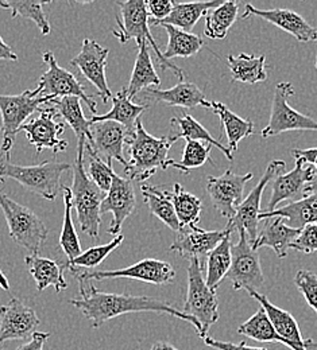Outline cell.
Masks as SVG:
<instances>
[{
    "label": "cell",
    "mask_w": 317,
    "mask_h": 350,
    "mask_svg": "<svg viewBox=\"0 0 317 350\" xmlns=\"http://www.w3.org/2000/svg\"><path fill=\"white\" fill-rule=\"evenodd\" d=\"M239 15V3L233 0L223 1L220 5L210 10L205 15L204 34L211 40H225Z\"/></svg>",
    "instance_id": "cell-35"
},
{
    "label": "cell",
    "mask_w": 317,
    "mask_h": 350,
    "mask_svg": "<svg viewBox=\"0 0 317 350\" xmlns=\"http://www.w3.org/2000/svg\"><path fill=\"white\" fill-rule=\"evenodd\" d=\"M316 68H317V58H316Z\"/></svg>",
    "instance_id": "cell-57"
},
{
    "label": "cell",
    "mask_w": 317,
    "mask_h": 350,
    "mask_svg": "<svg viewBox=\"0 0 317 350\" xmlns=\"http://www.w3.org/2000/svg\"><path fill=\"white\" fill-rule=\"evenodd\" d=\"M64 191V204H65V212H64V222H62V230L60 236V248L62 250L65 255V260L62 264L66 262H71L76 259L77 256L81 255V244L73 224L72 219V211H73V196L72 190L66 186H61Z\"/></svg>",
    "instance_id": "cell-36"
},
{
    "label": "cell",
    "mask_w": 317,
    "mask_h": 350,
    "mask_svg": "<svg viewBox=\"0 0 317 350\" xmlns=\"http://www.w3.org/2000/svg\"><path fill=\"white\" fill-rule=\"evenodd\" d=\"M290 250L307 255L317 252V222L308 224L301 229L300 236L290 244Z\"/></svg>",
    "instance_id": "cell-47"
},
{
    "label": "cell",
    "mask_w": 317,
    "mask_h": 350,
    "mask_svg": "<svg viewBox=\"0 0 317 350\" xmlns=\"http://www.w3.org/2000/svg\"><path fill=\"white\" fill-rule=\"evenodd\" d=\"M55 116V108H41L37 119H31L29 123L21 127V131L26 133L30 144L36 147L37 155H40L44 150H51L54 154L62 152L68 147V142L60 137L61 133L65 131V124L57 123Z\"/></svg>",
    "instance_id": "cell-17"
},
{
    "label": "cell",
    "mask_w": 317,
    "mask_h": 350,
    "mask_svg": "<svg viewBox=\"0 0 317 350\" xmlns=\"http://www.w3.org/2000/svg\"><path fill=\"white\" fill-rule=\"evenodd\" d=\"M175 7V1L170 0H151V1H146V8L150 16V21H164L165 18H168L170 15V12L173 11Z\"/></svg>",
    "instance_id": "cell-48"
},
{
    "label": "cell",
    "mask_w": 317,
    "mask_h": 350,
    "mask_svg": "<svg viewBox=\"0 0 317 350\" xmlns=\"http://www.w3.org/2000/svg\"><path fill=\"white\" fill-rule=\"evenodd\" d=\"M238 334L246 336L258 342H278L285 345L283 340L277 334L272 321L262 307H259L249 321L239 326Z\"/></svg>",
    "instance_id": "cell-41"
},
{
    "label": "cell",
    "mask_w": 317,
    "mask_h": 350,
    "mask_svg": "<svg viewBox=\"0 0 317 350\" xmlns=\"http://www.w3.org/2000/svg\"><path fill=\"white\" fill-rule=\"evenodd\" d=\"M272 217H283L292 228L303 229L308 224L317 222V194L305 196L299 201H293L272 212H262L259 221Z\"/></svg>",
    "instance_id": "cell-29"
},
{
    "label": "cell",
    "mask_w": 317,
    "mask_h": 350,
    "mask_svg": "<svg viewBox=\"0 0 317 350\" xmlns=\"http://www.w3.org/2000/svg\"><path fill=\"white\" fill-rule=\"evenodd\" d=\"M312 166H314V167H315V169H316V172H317V157H316V159H315V162H314V165H312Z\"/></svg>",
    "instance_id": "cell-56"
},
{
    "label": "cell",
    "mask_w": 317,
    "mask_h": 350,
    "mask_svg": "<svg viewBox=\"0 0 317 350\" xmlns=\"http://www.w3.org/2000/svg\"><path fill=\"white\" fill-rule=\"evenodd\" d=\"M211 147L212 146L203 142L186 140L181 161L176 162L170 159L168 163V169L173 167L177 169L182 174H189L190 170L201 167L208 161L211 162Z\"/></svg>",
    "instance_id": "cell-44"
},
{
    "label": "cell",
    "mask_w": 317,
    "mask_h": 350,
    "mask_svg": "<svg viewBox=\"0 0 317 350\" xmlns=\"http://www.w3.org/2000/svg\"><path fill=\"white\" fill-rule=\"evenodd\" d=\"M0 59H7V61L18 59V55L15 54V51L3 41L1 37H0Z\"/></svg>",
    "instance_id": "cell-51"
},
{
    "label": "cell",
    "mask_w": 317,
    "mask_h": 350,
    "mask_svg": "<svg viewBox=\"0 0 317 350\" xmlns=\"http://www.w3.org/2000/svg\"><path fill=\"white\" fill-rule=\"evenodd\" d=\"M55 109L58 113L65 119L66 124L73 130L77 137H87V142L91 143V123L84 116L83 108H81V100L79 97L68 96L55 98L54 101Z\"/></svg>",
    "instance_id": "cell-37"
},
{
    "label": "cell",
    "mask_w": 317,
    "mask_h": 350,
    "mask_svg": "<svg viewBox=\"0 0 317 350\" xmlns=\"http://www.w3.org/2000/svg\"><path fill=\"white\" fill-rule=\"evenodd\" d=\"M264 226L258 230V237L253 245L255 251L264 247H269L279 259L288 256L290 244L300 236L301 229L292 228L283 217H272L262 219Z\"/></svg>",
    "instance_id": "cell-24"
},
{
    "label": "cell",
    "mask_w": 317,
    "mask_h": 350,
    "mask_svg": "<svg viewBox=\"0 0 317 350\" xmlns=\"http://www.w3.org/2000/svg\"><path fill=\"white\" fill-rule=\"evenodd\" d=\"M80 283L79 294L80 299H71L69 304L79 308L86 318L91 321L92 327L97 329L103 326L107 321L114 319L116 317L129 314V312H142V311H153L161 314H169L172 317L180 318L188 323L193 325L199 337L203 338L201 326L196 319L186 315L183 311H180L165 301L154 299L150 297H136L127 294H112L97 290L93 284L84 286Z\"/></svg>",
    "instance_id": "cell-1"
},
{
    "label": "cell",
    "mask_w": 317,
    "mask_h": 350,
    "mask_svg": "<svg viewBox=\"0 0 317 350\" xmlns=\"http://www.w3.org/2000/svg\"><path fill=\"white\" fill-rule=\"evenodd\" d=\"M72 166L57 161H46L34 166L11 163L10 152H0V182L14 179L26 190L53 201L61 189V176Z\"/></svg>",
    "instance_id": "cell-4"
},
{
    "label": "cell",
    "mask_w": 317,
    "mask_h": 350,
    "mask_svg": "<svg viewBox=\"0 0 317 350\" xmlns=\"http://www.w3.org/2000/svg\"><path fill=\"white\" fill-rule=\"evenodd\" d=\"M79 282L97 280L103 282L107 279H136L150 284H169L176 278V271L170 262H162L158 259H143L127 268L122 269H111V271H83L76 276Z\"/></svg>",
    "instance_id": "cell-12"
},
{
    "label": "cell",
    "mask_w": 317,
    "mask_h": 350,
    "mask_svg": "<svg viewBox=\"0 0 317 350\" xmlns=\"http://www.w3.org/2000/svg\"><path fill=\"white\" fill-rule=\"evenodd\" d=\"M176 140L169 135L155 137L144 130L140 120L136 123L134 133L126 140L130 161L125 167V173L131 180L144 182L158 170H166L169 163V151Z\"/></svg>",
    "instance_id": "cell-2"
},
{
    "label": "cell",
    "mask_w": 317,
    "mask_h": 350,
    "mask_svg": "<svg viewBox=\"0 0 317 350\" xmlns=\"http://www.w3.org/2000/svg\"><path fill=\"white\" fill-rule=\"evenodd\" d=\"M228 68L231 72L232 83L242 84H258L268 80L266 57H254L251 54L242 53L239 55H228Z\"/></svg>",
    "instance_id": "cell-28"
},
{
    "label": "cell",
    "mask_w": 317,
    "mask_h": 350,
    "mask_svg": "<svg viewBox=\"0 0 317 350\" xmlns=\"http://www.w3.org/2000/svg\"><path fill=\"white\" fill-rule=\"evenodd\" d=\"M172 126L177 127L179 132L172 135L170 136L177 142L180 139H185V140H194V142H203V143H207L210 146H215L218 147L225 155L227 157L228 161H233V155L232 152L229 151V148L223 146L219 140H216L208 130L201 126L193 116L188 115V113H182L181 116H175L172 118Z\"/></svg>",
    "instance_id": "cell-34"
},
{
    "label": "cell",
    "mask_w": 317,
    "mask_h": 350,
    "mask_svg": "<svg viewBox=\"0 0 317 350\" xmlns=\"http://www.w3.org/2000/svg\"><path fill=\"white\" fill-rule=\"evenodd\" d=\"M232 262L226 279L235 291H257L265 283L261 259L244 232L239 233V241L231 248Z\"/></svg>",
    "instance_id": "cell-10"
},
{
    "label": "cell",
    "mask_w": 317,
    "mask_h": 350,
    "mask_svg": "<svg viewBox=\"0 0 317 350\" xmlns=\"http://www.w3.org/2000/svg\"><path fill=\"white\" fill-rule=\"evenodd\" d=\"M232 233L228 229L223 230H205L197 225L181 228L175 241L170 245L172 252H177L186 259H199L207 258L211 251H214L227 236Z\"/></svg>",
    "instance_id": "cell-18"
},
{
    "label": "cell",
    "mask_w": 317,
    "mask_h": 350,
    "mask_svg": "<svg viewBox=\"0 0 317 350\" xmlns=\"http://www.w3.org/2000/svg\"><path fill=\"white\" fill-rule=\"evenodd\" d=\"M44 61L47 65V70L42 75L37 85V88L41 89V94L53 97L54 100L68 96L79 97L87 104L92 113H96V101L92 98L91 94H87L83 84L77 80V77L72 72L61 68L51 51H46L44 54Z\"/></svg>",
    "instance_id": "cell-13"
},
{
    "label": "cell",
    "mask_w": 317,
    "mask_h": 350,
    "mask_svg": "<svg viewBox=\"0 0 317 350\" xmlns=\"http://www.w3.org/2000/svg\"><path fill=\"white\" fill-rule=\"evenodd\" d=\"M121 8V18L116 15V23L119 30H112V34L119 40L121 44H126L130 40H136L138 46L142 44H149L151 49L155 51V57L162 70L170 69L179 77L180 83L185 81V73L179 66L172 64L164 57V53L160 50L155 40L153 38L149 23L150 16L146 8V1L143 0H127V1H118Z\"/></svg>",
    "instance_id": "cell-5"
},
{
    "label": "cell",
    "mask_w": 317,
    "mask_h": 350,
    "mask_svg": "<svg viewBox=\"0 0 317 350\" xmlns=\"http://www.w3.org/2000/svg\"><path fill=\"white\" fill-rule=\"evenodd\" d=\"M211 109L219 116L225 127L228 139V148L231 152L238 151V146L242 142V139L254 135V123L249 119L238 116L236 113L229 111L225 104L211 101Z\"/></svg>",
    "instance_id": "cell-33"
},
{
    "label": "cell",
    "mask_w": 317,
    "mask_h": 350,
    "mask_svg": "<svg viewBox=\"0 0 317 350\" xmlns=\"http://www.w3.org/2000/svg\"><path fill=\"white\" fill-rule=\"evenodd\" d=\"M0 131H1V127H0Z\"/></svg>",
    "instance_id": "cell-58"
},
{
    "label": "cell",
    "mask_w": 317,
    "mask_h": 350,
    "mask_svg": "<svg viewBox=\"0 0 317 350\" xmlns=\"http://www.w3.org/2000/svg\"><path fill=\"white\" fill-rule=\"evenodd\" d=\"M231 248L232 241L231 236H227L226 239L207 256V286L216 291L220 283L225 280V278L231 268L232 256H231Z\"/></svg>",
    "instance_id": "cell-38"
},
{
    "label": "cell",
    "mask_w": 317,
    "mask_h": 350,
    "mask_svg": "<svg viewBox=\"0 0 317 350\" xmlns=\"http://www.w3.org/2000/svg\"><path fill=\"white\" fill-rule=\"evenodd\" d=\"M150 350H179L176 349L173 345H170L169 342H165V341H158V342H155L153 347H151V349Z\"/></svg>",
    "instance_id": "cell-52"
},
{
    "label": "cell",
    "mask_w": 317,
    "mask_h": 350,
    "mask_svg": "<svg viewBox=\"0 0 317 350\" xmlns=\"http://www.w3.org/2000/svg\"><path fill=\"white\" fill-rule=\"evenodd\" d=\"M54 101L53 97L42 96L41 89L25 90L21 94L5 96L0 94V113H1V132L3 143L0 152H11L16 135L21 131L25 120L29 119L40 107L46 103Z\"/></svg>",
    "instance_id": "cell-8"
},
{
    "label": "cell",
    "mask_w": 317,
    "mask_h": 350,
    "mask_svg": "<svg viewBox=\"0 0 317 350\" xmlns=\"http://www.w3.org/2000/svg\"><path fill=\"white\" fill-rule=\"evenodd\" d=\"M204 342H205L207 347L218 350H268L266 348H253V347H249L246 342H239V344L223 342V341L214 340L211 337H205Z\"/></svg>",
    "instance_id": "cell-49"
},
{
    "label": "cell",
    "mask_w": 317,
    "mask_h": 350,
    "mask_svg": "<svg viewBox=\"0 0 317 350\" xmlns=\"http://www.w3.org/2000/svg\"><path fill=\"white\" fill-rule=\"evenodd\" d=\"M40 323L41 321L31 307L12 298L7 305L0 306V345L5 341L25 340L33 336Z\"/></svg>",
    "instance_id": "cell-19"
},
{
    "label": "cell",
    "mask_w": 317,
    "mask_h": 350,
    "mask_svg": "<svg viewBox=\"0 0 317 350\" xmlns=\"http://www.w3.org/2000/svg\"><path fill=\"white\" fill-rule=\"evenodd\" d=\"M46 1H11V0H0V7L11 11V16H22L33 21L37 27L41 30L44 36L50 34V23L46 18L44 5Z\"/></svg>",
    "instance_id": "cell-43"
},
{
    "label": "cell",
    "mask_w": 317,
    "mask_h": 350,
    "mask_svg": "<svg viewBox=\"0 0 317 350\" xmlns=\"http://www.w3.org/2000/svg\"><path fill=\"white\" fill-rule=\"evenodd\" d=\"M294 284L304 295L305 302L317 314V275L309 269H300L294 276Z\"/></svg>",
    "instance_id": "cell-46"
},
{
    "label": "cell",
    "mask_w": 317,
    "mask_h": 350,
    "mask_svg": "<svg viewBox=\"0 0 317 350\" xmlns=\"http://www.w3.org/2000/svg\"><path fill=\"white\" fill-rule=\"evenodd\" d=\"M317 172L314 166L304 165L301 161H296V166L289 173H282L272 180V197L268 208L264 212H272L278 209V205L283 201H299L305 197L307 186L315 179Z\"/></svg>",
    "instance_id": "cell-21"
},
{
    "label": "cell",
    "mask_w": 317,
    "mask_h": 350,
    "mask_svg": "<svg viewBox=\"0 0 317 350\" xmlns=\"http://www.w3.org/2000/svg\"><path fill=\"white\" fill-rule=\"evenodd\" d=\"M149 47L150 46L147 42L138 46L139 50H138L133 75L127 87V93L131 100L136 98L142 90L161 85V80L153 65Z\"/></svg>",
    "instance_id": "cell-32"
},
{
    "label": "cell",
    "mask_w": 317,
    "mask_h": 350,
    "mask_svg": "<svg viewBox=\"0 0 317 350\" xmlns=\"http://www.w3.org/2000/svg\"><path fill=\"white\" fill-rule=\"evenodd\" d=\"M25 264L33 276L37 290L44 291L49 286H53L55 293H61L68 287L64 272L65 265L40 255H29L25 258Z\"/></svg>",
    "instance_id": "cell-27"
},
{
    "label": "cell",
    "mask_w": 317,
    "mask_h": 350,
    "mask_svg": "<svg viewBox=\"0 0 317 350\" xmlns=\"http://www.w3.org/2000/svg\"><path fill=\"white\" fill-rule=\"evenodd\" d=\"M140 191L150 212L157 219H161L166 226H169L172 230L177 233L181 229V226L175 212V206L172 202V193L147 183H142Z\"/></svg>",
    "instance_id": "cell-31"
},
{
    "label": "cell",
    "mask_w": 317,
    "mask_h": 350,
    "mask_svg": "<svg viewBox=\"0 0 317 350\" xmlns=\"http://www.w3.org/2000/svg\"><path fill=\"white\" fill-rule=\"evenodd\" d=\"M92 142L88 143L92 150L108 165H112V161L116 159L125 167L127 162L123 155V148L126 140L130 137L122 124L115 122H99L91 124Z\"/></svg>",
    "instance_id": "cell-22"
},
{
    "label": "cell",
    "mask_w": 317,
    "mask_h": 350,
    "mask_svg": "<svg viewBox=\"0 0 317 350\" xmlns=\"http://www.w3.org/2000/svg\"><path fill=\"white\" fill-rule=\"evenodd\" d=\"M162 27L166 30L169 37L166 50L164 51V57L168 61L177 57L189 58L197 54L204 46V41L196 34L182 31L180 29L169 25H162Z\"/></svg>",
    "instance_id": "cell-39"
},
{
    "label": "cell",
    "mask_w": 317,
    "mask_h": 350,
    "mask_svg": "<svg viewBox=\"0 0 317 350\" xmlns=\"http://www.w3.org/2000/svg\"><path fill=\"white\" fill-rule=\"evenodd\" d=\"M149 108V104H136L129 97L127 88L119 90L116 96L112 97V108L104 115L93 116L90 119V123H99V122H115L122 124L127 131L130 132V136L134 133L136 129V123L139 120V116Z\"/></svg>",
    "instance_id": "cell-26"
},
{
    "label": "cell",
    "mask_w": 317,
    "mask_h": 350,
    "mask_svg": "<svg viewBox=\"0 0 317 350\" xmlns=\"http://www.w3.org/2000/svg\"><path fill=\"white\" fill-rule=\"evenodd\" d=\"M223 1L214 0V1H194V3H177L175 1L173 11L168 18L164 21H150L153 26H162L169 25L173 27H177L182 31L190 33L192 29L196 26L199 19L201 16H205L207 12L218 5H220Z\"/></svg>",
    "instance_id": "cell-30"
},
{
    "label": "cell",
    "mask_w": 317,
    "mask_h": 350,
    "mask_svg": "<svg viewBox=\"0 0 317 350\" xmlns=\"http://www.w3.org/2000/svg\"><path fill=\"white\" fill-rule=\"evenodd\" d=\"M304 345H305V350H317V342H315L314 340L308 338L304 341Z\"/></svg>",
    "instance_id": "cell-55"
},
{
    "label": "cell",
    "mask_w": 317,
    "mask_h": 350,
    "mask_svg": "<svg viewBox=\"0 0 317 350\" xmlns=\"http://www.w3.org/2000/svg\"><path fill=\"white\" fill-rule=\"evenodd\" d=\"M144 92V97L154 100L155 103H162L168 107H180V108H196L204 107L211 109V101L207 100L203 90L193 83L181 81L176 87L161 90L157 88H149Z\"/></svg>",
    "instance_id": "cell-25"
},
{
    "label": "cell",
    "mask_w": 317,
    "mask_h": 350,
    "mask_svg": "<svg viewBox=\"0 0 317 350\" xmlns=\"http://www.w3.org/2000/svg\"><path fill=\"white\" fill-rule=\"evenodd\" d=\"M311 194H317V174L315 179L305 189V196H311Z\"/></svg>",
    "instance_id": "cell-53"
},
{
    "label": "cell",
    "mask_w": 317,
    "mask_h": 350,
    "mask_svg": "<svg viewBox=\"0 0 317 350\" xmlns=\"http://www.w3.org/2000/svg\"><path fill=\"white\" fill-rule=\"evenodd\" d=\"M123 240H125V236L119 234L112 241H110L108 244L92 247L90 250L81 252V255L77 256L76 259H73L71 262H66L64 265L75 276L79 275V269L93 271V268L99 267L101 262H104L111 252H114L116 248H119V245L123 243Z\"/></svg>",
    "instance_id": "cell-42"
},
{
    "label": "cell",
    "mask_w": 317,
    "mask_h": 350,
    "mask_svg": "<svg viewBox=\"0 0 317 350\" xmlns=\"http://www.w3.org/2000/svg\"><path fill=\"white\" fill-rule=\"evenodd\" d=\"M294 94L290 83L277 84L272 97L269 124L262 130L264 139H269L288 131H317L315 119L305 116L289 105V97Z\"/></svg>",
    "instance_id": "cell-11"
},
{
    "label": "cell",
    "mask_w": 317,
    "mask_h": 350,
    "mask_svg": "<svg viewBox=\"0 0 317 350\" xmlns=\"http://www.w3.org/2000/svg\"><path fill=\"white\" fill-rule=\"evenodd\" d=\"M0 208L8 225L10 237L31 255H40L49 234L45 222L31 209L15 202L0 191Z\"/></svg>",
    "instance_id": "cell-6"
},
{
    "label": "cell",
    "mask_w": 317,
    "mask_h": 350,
    "mask_svg": "<svg viewBox=\"0 0 317 350\" xmlns=\"http://www.w3.org/2000/svg\"><path fill=\"white\" fill-rule=\"evenodd\" d=\"M249 295L255 298L261 307L266 311L277 334L283 340L285 347L292 350H305V340L303 338L299 323L289 311L272 305L265 295L259 294L258 291H249Z\"/></svg>",
    "instance_id": "cell-23"
},
{
    "label": "cell",
    "mask_w": 317,
    "mask_h": 350,
    "mask_svg": "<svg viewBox=\"0 0 317 350\" xmlns=\"http://www.w3.org/2000/svg\"><path fill=\"white\" fill-rule=\"evenodd\" d=\"M172 193V202L175 206L176 216L180 222V226H192L197 225L201 216L203 205L201 201L193 196L192 193L186 191L180 183H175Z\"/></svg>",
    "instance_id": "cell-40"
},
{
    "label": "cell",
    "mask_w": 317,
    "mask_h": 350,
    "mask_svg": "<svg viewBox=\"0 0 317 350\" xmlns=\"http://www.w3.org/2000/svg\"><path fill=\"white\" fill-rule=\"evenodd\" d=\"M86 143L87 137H77V155L72 166L73 170V208L77 213V221L84 233L92 240H97L100 236L101 212L100 206L104 200V193L93 183L87 174L86 161Z\"/></svg>",
    "instance_id": "cell-3"
},
{
    "label": "cell",
    "mask_w": 317,
    "mask_h": 350,
    "mask_svg": "<svg viewBox=\"0 0 317 350\" xmlns=\"http://www.w3.org/2000/svg\"><path fill=\"white\" fill-rule=\"evenodd\" d=\"M253 178V173L235 174L231 169L219 176H208L207 193L215 209L226 219H231L243 201L246 183Z\"/></svg>",
    "instance_id": "cell-14"
},
{
    "label": "cell",
    "mask_w": 317,
    "mask_h": 350,
    "mask_svg": "<svg viewBox=\"0 0 317 350\" xmlns=\"http://www.w3.org/2000/svg\"><path fill=\"white\" fill-rule=\"evenodd\" d=\"M0 287H1L4 291H10V284H8V280H7L5 275L1 272V269H0Z\"/></svg>",
    "instance_id": "cell-54"
},
{
    "label": "cell",
    "mask_w": 317,
    "mask_h": 350,
    "mask_svg": "<svg viewBox=\"0 0 317 350\" xmlns=\"http://www.w3.org/2000/svg\"><path fill=\"white\" fill-rule=\"evenodd\" d=\"M110 50L97 44L96 41L86 38L81 44L80 53L71 61L73 68H77L81 75L96 87L99 96L104 103H108L114 96L107 84L105 65Z\"/></svg>",
    "instance_id": "cell-16"
},
{
    "label": "cell",
    "mask_w": 317,
    "mask_h": 350,
    "mask_svg": "<svg viewBox=\"0 0 317 350\" xmlns=\"http://www.w3.org/2000/svg\"><path fill=\"white\" fill-rule=\"evenodd\" d=\"M86 151L88 155V176L91 178L92 182L103 191L108 193L111 183H112V165L105 163L93 150L90 147L88 143H86Z\"/></svg>",
    "instance_id": "cell-45"
},
{
    "label": "cell",
    "mask_w": 317,
    "mask_h": 350,
    "mask_svg": "<svg viewBox=\"0 0 317 350\" xmlns=\"http://www.w3.org/2000/svg\"><path fill=\"white\" fill-rule=\"evenodd\" d=\"M136 206V191L133 180L122 178L114 172L111 187L100 206L101 216L108 212L112 213V221L107 232L112 236H119L123 222L133 215Z\"/></svg>",
    "instance_id": "cell-15"
},
{
    "label": "cell",
    "mask_w": 317,
    "mask_h": 350,
    "mask_svg": "<svg viewBox=\"0 0 317 350\" xmlns=\"http://www.w3.org/2000/svg\"><path fill=\"white\" fill-rule=\"evenodd\" d=\"M286 165L283 161H272L269 163L266 172L259 179L255 187L251 189L250 194L242 201L239 205L235 216L231 219H228L226 229H228L231 233L233 230L244 232L249 236V240L251 245H254L257 237H258V230H259V216L262 213L261 211V201L264 191L266 186L274 180L275 176H278L282 173H285Z\"/></svg>",
    "instance_id": "cell-9"
},
{
    "label": "cell",
    "mask_w": 317,
    "mask_h": 350,
    "mask_svg": "<svg viewBox=\"0 0 317 350\" xmlns=\"http://www.w3.org/2000/svg\"><path fill=\"white\" fill-rule=\"evenodd\" d=\"M249 16H258L264 21L277 26L278 29L293 36L299 42L308 44L317 42V29L311 26L300 14L286 8L274 10H259L253 4H246L243 19Z\"/></svg>",
    "instance_id": "cell-20"
},
{
    "label": "cell",
    "mask_w": 317,
    "mask_h": 350,
    "mask_svg": "<svg viewBox=\"0 0 317 350\" xmlns=\"http://www.w3.org/2000/svg\"><path fill=\"white\" fill-rule=\"evenodd\" d=\"M49 337H50V333L36 332L27 342L18 347L16 350H44V347H45L46 341L49 340Z\"/></svg>",
    "instance_id": "cell-50"
},
{
    "label": "cell",
    "mask_w": 317,
    "mask_h": 350,
    "mask_svg": "<svg viewBox=\"0 0 317 350\" xmlns=\"http://www.w3.org/2000/svg\"><path fill=\"white\" fill-rule=\"evenodd\" d=\"M182 311L199 322L203 330V340L208 337L211 326L219 321L218 295L216 291L207 286L203 275V262L199 259L189 260L188 291Z\"/></svg>",
    "instance_id": "cell-7"
}]
</instances>
